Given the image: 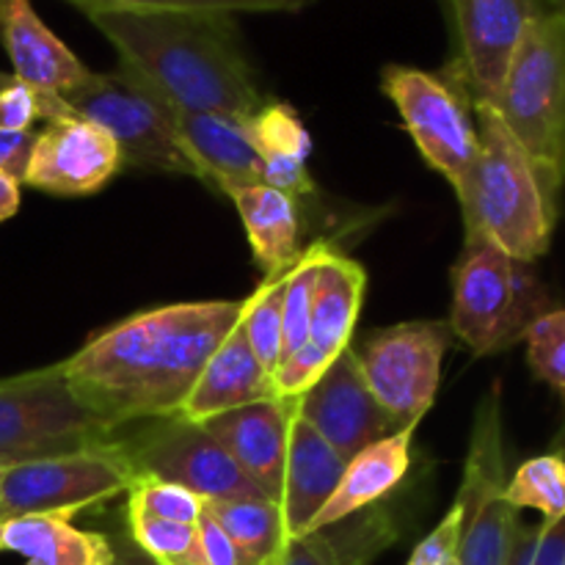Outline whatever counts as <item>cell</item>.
Listing matches in <instances>:
<instances>
[{"instance_id":"obj_25","label":"cell","mask_w":565,"mask_h":565,"mask_svg":"<svg viewBox=\"0 0 565 565\" xmlns=\"http://www.w3.org/2000/svg\"><path fill=\"white\" fill-rule=\"evenodd\" d=\"M461 502V500H456ZM463 533L458 565H508L519 530V511L505 500V491L461 502Z\"/></svg>"},{"instance_id":"obj_34","label":"cell","mask_w":565,"mask_h":565,"mask_svg":"<svg viewBox=\"0 0 565 565\" xmlns=\"http://www.w3.org/2000/svg\"><path fill=\"white\" fill-rule=\"evenodd\" d=\"M527 364L539 381L565 397V309H550L524 334Z\"/></svg>"},{"instance_id":"obj_13","label":"cell","mask_w":565,"mask_h":565,"mask_svg":"<svg viewBox=\"0 0 565 565\" xmlns=\"http://www.w3.org/2000/svg\"><path fill=\"white\" fill-rule=\"evenodd\" d=\"M296 414L312 425L345 461L373 441L401 430L370 392L353 348H345L331 362L315 390L296 403Z\"/></svg>"},{"instance_id":"obj_16","label":"cell","mask_w":565,"mask_h":565,"mask_svg":"<svg viewBox=\"0 0 565 565\" xmlns=\"http://www.w3.org/2000/svg\"><path fill=\"white\" fill-rule=\"evenodd\" d=\"M177 136L196 169V180L224 196L232 188L263 185V160L248 121L226 114L174 110Z\"/></svg>"},{"instance_id":"obj_23","label":"cell","mask_w":565,"mask_h":565,"mask_svg":"<svg viewBox=\"0 0 565 565\" xmlns=\"http://www.w3.org/2000/svg\"><path fill=\"white\" fill-rule=\"evenodd\" d=\"M364 290H367V274L362 265L331 246L315 274L312 320H309V340L326 356L337 359L345 348H351Z\"/></svg>"},{"instance_id":"obj_39","label":"cell","mask_w":565,"mask_h":565,"mask_svg":"<svg viewBox=\"0 0 565 565\" xmlns=\"http://www.w3.org/2000/svg\"><path fill=\"white\" fill-rule=\"evenodd\" d=\"M263 185L276 188L287 196H309L315 193V180L309 174V163L290 158H270L263 160Z\"/></svg>"},{"instance_id":"obj_24","label":"cell","mask_w":565,"mask_h":565,"mask_svg":"<svg viewBox=\"0 0 565 565\" xmlns=\"http://www.w3.org/2000/svg\"><path fill=\"white\" fill-rule=\"evenodd\" d=\"M224 196L235 204L246 226L248 246L265 276L301 257V215L296 199L268 185L232 188Z\"/></svg>"},{"instance_id":"obj_22","label":"cell","mask_w":565,"mask_h":565,"mask_svg":"<svg viewBox=\"0 0 565 565\" xmlns=\"http://www.w3.org/2000/svg\"><path fill=\"white\" fill-rule=\"evenodd\" d=\"M0 552L25 557V565H114L116 544L103 533L81 530L70 516L31 513L0 522Z\"/></svg>"},{"instance_id":"obj_5","label":"cell","mask_w":565,"mask_h":565,"mask_svg":"<svg viewBox=\"0 0 565 565\" xmlns=\"http://www.w3.org/2000/svg\"><path fill=\"white\" fill-rule=\"evenodd\" d=\"M116 439L119 430L77 401L61 362L0 379V467L92 450Z\"/></svg>"},{"instance_id":"obj_38","label":"cell","mask_w":565,"mask_h":565,"mask_svg":"<svg viewBox=\"0 0 565 565\" xmlns=\"http://www.w3.org/2000/svg\"><path fill=\"white\" fill-rule=\"evenodd\" d=\"M463 533V508L461 502H452L450 511L441 516V522L425 535L412 552L406 565H458V546Z\"/></svg>"},{"instance_id":"obj_18","label":"cell","mask_w":565,"mask_h":565,"mask_svg":"<svg viewBox=\"0 0 565 565\" xmlns=\"http://www.w3.org/2000/svg\"><path fill=\"white\" fill-rule=\"evenodd\" d=\"M274 379L257 362L241 323H237L224 337V342L215 348L213 356L207 359L196 384L191 386L174 417L204 425L207 419L221 417L226 412L252 406V403L274 401Z\"/></svg>"},{"instance_id":"obj_36","label":"cell","mask_w":565,"mask_h":565,"mask_svg":"<svg viewBox=\"0 0 565 565\" xmlns=\"http://www.w3.org/2000/svg\"><path fill=\"white\" fill-rule=\"evenodd\" d=\"M334 359L326 356L312 340L303 342L298 351H292L290 356H285L279 362V367L270 373L274 379V392L279 401L298 403L309 390H315L320 379L326 375V370L331 367Z\"/></svg>"},{"instance_id":"obj_6","label":"cell","mask_w":565,"mask_h":565,"mask_svg":"<svg viewBox=\"0 0 565 565\" xmlns=\"http://www.w3.org/2000/svg\"><path fill=\"white\" fill-rule=\"evenodd\" d=\"M508 130L565 182V22L541 11L524 31L491 103Z\"/></svg>"},{"instance_id":"obj_44","label":"cell","mask_w":565,"mask_h":565,"mask_svg":"<svg viewBox=\"0 0 565 565\" xmlns=\"http://www.w3.org/2000/svg\"><path fill=\"white\" fill-rule=\"evenodd\" d=\"M550 452H557V456H565V417H563V425L557 428L555 439H552V450Z\"/></svg>"},{"instance_id":"obj_11","label":"cell","mask_w":565,"mask_h":565,"mask_svg":"<svg viewBox=\"0 0 565 565\" xmlns=\"http://www.w3.org/2000/svg\"><path fill=\"white\" fill-rule=\"evenodd\" d=\"M121 445L138 475L169 480L204 502L268 500L237 467L235 458L196 423L180 417L154 419V425L136 439H121Z\"/></svg>"},{"instance_id":"obj_29","label":"cell","mask_w":565,"mask_h":565,"mask_svg":"<svg viewBox=\"0 0 565 565\" xmlns=\"http://www.w3.org/2000/svg\"><path fill=\"white\" fill-rule=\"evenodd\" d=\"M130 544L158 565H204L196 524H177L127 511Z\"/></svg>"},{"instance_id":"obj_21","label":"cell","mask_w":565,"mask_h":565,"mask_svg":"<svg viewBox=\"0 0 565 565\" xmlns=\"http://www.w3.org/2000/svg\"><path fill=\"white\" fill-rule=\"evenodd\" d=\"M401 530L395 502L384 500L356 516L296 539L270 565H373L381 552L401 539Z\"/></svg>"},{"instance_id":"obj_42","label":"cell","mask_w":565,"mask_h":565,"mask_svg":"<svg viewBox=\"0 0 565 565\" xmlns=\"http://www.w3.org/2000/svg\"><path fill=\"white\" fill-rule=\"evenodd\" d=\"M22 204V182L9 174H0V224L14 218Z\"/></svg>"},{"instance_id":"obj_8","label":"cell","mask_w":565,"mask_h":565,"mask_svg":"<svg viewBox=\"0 0 565 565\" xmlns=\"http://www.w3.org/2000/svg\"><path fill=\"white\" fill-rule=\"evenodd\" d=\"M381 88L401 110L425 163L456 191L480 149L475 97L458 61L441 72L390 64L381 72Z\"/></svg>"},{"instance_id":"obj_2","label":"cell","mask_w":565,"mask_h":565,"mask_svg":"<svg viewBox=\"0 0 565 565\" xmlns=\"http://www.w3.org/2000/svg\"><path fill=\"white\" fill-rule=\"evenodd\" d=\"M119 64L174 110L252 119L268 97L241 47L235 14L221 11H105L92 14Z\"/></svg>"},{"instance_id":"obj_14","label":"cell","mask_w":565,"mask_h":565,"mask_svg":"<svg viewBox=\"0 0 565 565\" xmlns=\"http://www.w3.org/2000/svg\"><path fill=\"white\" fill-rule=\"evenodd\" d=\"M463 70L475 103H494L508 64L530 22L541 14L539 0H452Z\"/></svg>"},{"instance_id":"obj_32","label":"cell","mask_w":565,"mask_h":565,"mask_svg":"<svg viewBox=\"0 0 565 565\" xmlns=\"http://www.w3.org/2000/svg\"><path fill=\"white\" fill-rule=\"evenodd\" d=\"M204 505L207 502L193 491L169 483V480L152 478V475H138L136 483L127 491V511L147 513V516L177 524H199Z\"/></svg>"},{"instance_id":"obj_45","label":"cell","mask_w":565,"mask_h":565,"mask_svg":"<svg viewBox=\"0 0 565 565\" xmlns=\"http://www.w3.org/2000/svg\"><path fill=\"white\" fill-rule=\"evenodd\" d=\"M552 3V14H557L565 22V0H550Z\"/></svg>"},{"instance_id":"obj_20","label":"cell","mask_w":565,"mask_h":565,"mask_svg":"<svg viewBox=\"0 0 565 565\" xmlns=\"http://www.w3.org/2000/svg\"><path fill=\"white\" fill-rule=\"evenodd\" d=\"M414 434H417V428L408 425V428H401L397 434L373 441L362 452H356L345 463L340 483L331 491L318 516L312 519L307 535L331 527L342 519L356 516L364 508L390 500L392 491L406 480L408 469H412Z\"/></svg>"},{"instance_id":"obj_17","label":"cell","mask_w":565,"mask_h":565,"mask_svg":"<svg viewBox=\"0 0 565 565\" xmlns=\"http://www.w3.org/2000/svg\"><path fill=\"white\" fill-rule=\"evenodd\" d=\"M0 44L20 81L64 97L88 77V66L50 31L31 0H0Z\"/></svg>"},{"instance_id":"obj_26","label":"cell","mask_w":565,"mask_h":565,"mask_svg":"<svg viewBox=\"0 0 565 565\" xmlns=\"http://www.w3.org/2000/svg\"><path fill=\"white\" fill-rule=\"evenodd\" d=\"M204 513L230 535L254 565H270L287 550L279 505L268 500L207 502Z\"/></svg>"},{"instance_id":"obj_28","label":"cell","mask_w":565,"mask_h":565,"mask_svg":"<svg viewBox=\"0 0 565 565\" xmlns=\"http://www.w3.org/2000/svg\"><path fill=\"white\" fill-rule=\"evenodd\" d=\"M505 500L516 511H539L544 524L565 516V456L527 458L505 486Z\"/></svg>"},{"instance_id":"obj_27","label":"cell","mask_w":565,"mask_h":565,"mask_svg":"<svg viewBox=\"0 0 565 565\" xmlns=\"http://www.w3.org/2000/svg\"><path fill=\"white\" fill-rule=\"evenodd\" d=\"M298 259L292 265H287V268L265 276L263 285L252 296L243 298L241 329L246 334L248 348L254 351L257 362L268 373H274L281 362V307H285L287 281H290Z\"/></svg>"},{"instance_id":"obj_40","label":"cell","mask_w":565,"mask_h":565,"mask_svg":"<svg viewBox=\"0 0 565 565\" xmlns=\"http://www.w3.org/2000/svg\"><path fill=\"white\" fill-rule=\"evenodd\" d=\"M196 530H199V550H202L204 565H254L241 550H237L235 541H232L230 535H226L224 530L207 516V513H202Z\"/></svg>"},{"instance_id":"obj_30","label":"cell","mask_w":565,"mask_h":565,"mask_svg":"<svg viewBox=\"0 0 565 565\" xmlns=\"http://www.w3.org/2000/svg\"><path fill=\"white\" fill-rule=\"evenodd\" d=\"M248 136L257 147L259 160L290 158L309 163V154H312L309 130L303 127L298 110L287 103H265L248 119Z\"/></svg>"},{"instance_id":"obj_31","label":"cell","mask_w":565,"mask_h":565,"mask_svg":"<svg viewBox=\"0 0 565 565\" xmlns=\"http://www.w3.org/2000/svg\"><path fill=\"white\" fill-rule=\"evenodd\" d=\"M334 243L318 241L303 248L296 270L285 290V307H281V359L290 356L292 351L309 342V320H312V290L315 274H318L320 259L329 254Z\"/></svg>"},{"instance_id":"obj_7","label":"cell","mask_w":565,"mask_h":565,"mask_svg":"<svg viewBox=\"0 0 565 565\" xmlns=\"http://www.w3.org/2000/svg\"><path fill=\"white\" fill-rule=\"evenodd\" d=\"M61 99L70 105L72 114L114 138L125 166L196 177L177 136L174 108L127 66L119 64L114 72H88L86 81Z\"/></svg>"},{"instance_id":"obj_35","label":"cell","mask_w":565,"mask_h":565,"mask_svg":"<svg viewBox=\"0 0 565 565\" xmlns=\"http://www.w3.org/2000/svg\"><path fill=\"white\" fill-rule=\"evenodd\" d=\"M83 14H105V11H287L296 9V0H66Z\"/></svg>"},{"instance_id":"obj_43","label":"cell","mask_w":565,"mask_h":565,"mask_svg":"<svg viewBox=\"0 0 565 565\" xmlns=\"http://www.w3.org/2000/svg\"><path fill=\"white\" fill-rule=\"evenodd\" d=\"M114 565H158L154 561H149L141 550L136 546H116V561Z\"/></svg>"},{"instance_id":"obj_9","label":"cell","mask_w":565,"mask_h":565,"mask_svg":"<svg viewBox=\"0 0 565 565\" xmlns=\"http://www.w3.org/2000/svg\"><path fill=\"white\" fill-rule=\"evenodd\" d=\"M136 478L138 472L127 458L121 436L92 450L14 463L3 467L0 478V516L3 522L31 513H58L72 519L75 513L127 494Z\"/></svg>"},{"instance_id":"obj_4","label":"cell","mask_w":565,"mask_h":565,"mask_svg":"<svg viewBox=\"0 0 565 565\" xmlns=\"http://www.w3.org/2000/svg\"><path fill=\"white\" fill-rule=\"evenodd\" d=\"M550 309H555L552 296L533 263H522L480 237L463 243L452 265L447 326L475 356H494L522 342L530 326Z\"/></svg>"},{"instance_id":"obj_3","label":"cell","mask_w":565,"mask_h":565,"mask_svg":"<svg viewBox=\"0 0 565 565\" xmlns=\"http://www.w3.org/2000/svg\"><path fill=\"white\" fill-rule=\"evenodd\" d=\"M480 149L456 188L467 241H489L522 263L552 246L563 180L513 138L494 105L475 103Z\"/></svg>"},{"instance_id":"obj_1","label":"cell","mask_w":565,"mask_h":565,"mask_svg":"<svg viewBox=\"0 0 565 565\" xmlns=\"http://www.w3.org/2000/svg\"><path fill=\"white\" fill-rule=\"evenodd\" d=\"M241 301H182L143 309L64 359L77 401L114 430L180 412L215 348L241 323Z\"/></svg>"},{"instance_id":"obj_47","label":"cell","mask_w":565,"mask_h":565,"mask_svg":"<svg viewBox=\"0 0 565 565\" xmlns=\"http://www.w3.org/2000/svg\"><path fill=\"white\" fill-rule=\"evenodd\" d=\"M296 3H301V0H296Z\"/></svg>"},{"instance_id":"obj_15","label":"cell","mask_w":565,"mask_h":565,"mask_svg":"<svg viewBox=\"0 0 565 565\" xmlns=\"http://www.w3.org/2000/svg\"><path fill=\"white\" fill-rule=\"evenodd\" d=\"M292 414H296V403L274 397V401L226 412L202 425L235 458L248 480L276 505L281 502V489H285Z\"/></svg>"},{"instance_id":"obj_41","label":"cell","mask_w":565,"mask_h":565,"mask_svg":"<svg viewBox=\"0 0 565 565\" xmlns=\"http://www.w3.org/2000/svg\"><path fill=\"white\" fill-rule=\"evenodd\" d=\"M33 136L36 130L28 132H6L0 130V174H9L22 182L28 169V158L33 149Z\"/></svg>"},{"instance_id":"obj_19","label":"cell","mask_w":565,"mask_h":565,"mask_svg":"<svg viewBox=\"0 0 565 565\" xmlns=\"http://www.w3.org/2000/svg\"><path fill=\"white\" fill-rule=\"evenodd\" d=\"M345 463V458L312 425L303 423L298 414H292L290 441H287L285 489H281L279 502L287 544L307 535L312 519L318 516V511L340 483Z\"/></svg>"},{"instance_id":"obj_37","label":"cell","mask_w":565,"mask_h":565,"mask_svg":"<svg viewBox=\"0 0 565 565\" xmlns=\"http://www.w3.org/2000/svg\"><path fill=\"white\" fill-rule=\"evenodd\" d=\"M508 565H565V516L541 527L519 524Z\"/></svg>"},{"instance_id":"obj_12","label":"cell","mask_w":565,"mask_h":565,"mask_svg":"<svg viewBox=\"0 0 565 565\" xmlns=\"http://www.w3.org/2000/svg\"><path fill=\"white\" fill-rule=\"evenodd\" d=\"M114 138L75 114L44 121L33 136L22 185L50 196H92L121 171Z\"/></svg>"},{"instance_id":"obj_33","label":"cell","mask_w":565,"mask_h":565,"mask_svg":"<svg viewBox=\"0 0 565 565\" xmlns=\"http://www.w3.org/2000/svg\"><path fill=\"white\" fill-rule=\"evenodd\" d=\"M72 114L70 105L55 94H42L14 72H0V130L28 132L36 121H53Z\"/></svg>"},{"instance_id":"obj_10","label":"cell","mask_w":565,"mask_h":565,"mask_svg":"<svg viewBox=\"0 0 565 565\" xmlns=\"http://www.w3.org/2000/svg\"><path fill=\"white\" fill-rule=\"evenodd\" d=\"M447 345L450 326L445 320H408L381 329L356 351L370 392L397 428H417L430 412Z\"/></svg>"},{"instance_id":"obj_46","label":"cell","mask_w":565,"mask_h":565,"mask_svg":"<svg viewBox=\"0 0 565 565\" xmlns=\"http://www.w3.org/2000/svg\"><path fill=\"white\" fill-rule=\"evenodd\" d=\"M0 478H3V467H0ZM0 522H3V516H0Z\"/></svg>"}]
</instances>
